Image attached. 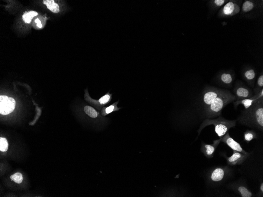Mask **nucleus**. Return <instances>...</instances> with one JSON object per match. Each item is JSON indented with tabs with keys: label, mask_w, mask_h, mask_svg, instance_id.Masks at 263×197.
<instances>
[{
	"label": "nucleus",
	"mask_w": 263,
	"mask_h": 197,
	"mask_svg": "<svg viewBox=\"0 0 263 197\" xmlns=\"http://www.w3.org/2000/svg\"><path fill=\"white\" fill-rule=\"evenodd\" d=\"M236 96L229 92L222 90L212 104L207 107L208 116L212 118L218 116L226 105L236 100Z\"/></svg>",
	"instance_id": "nucleus-1"
},
{
	"label": "nucleus",
	"mask_w": 263,
	"mask_h": 197,
	"mask_svg": "<svg viewBox=\"0 0 263 197\" xmlns=\"http://www.w3.org/2000/svg\"><path fill=\"white\" fill-rule=\"evenodd\" d=\"M254 138L253 134L251 133H247L245 134V139L248 141H250Z\"/></svg>",
	"instance_id": "nucleus-22"
},
{
	"label": "nucleus",
	"mask_w": 263,
	"mask_h": 197,
	"mask_svg": "<svg viewBox=\"0 0 263 197\" xmlns=\"http://www.w3.org/2000/svg\"><path fill=\"white\" fill-rule=\"evenodd\" d=\"M224 171L221 168L215 169L213 172L211 176V179L214 182H219L224 177Z\"/></svg>",
	"instance_id": "nucleus-9"
},
{
	"label": "nucleus",
	"mask_w": 263,
	"mask_h": 197,
	"mask_svg": "<svg viewBox=\"0 0 263 197\" xmlns=\"http://www.w3.org/2000/svg\"><path fill=\"white\" fill-rule=\"evenodd\" d=\"M35 23H37V25L38 27H39L40 28H42V24L41 21L38 18L35 20Z\"/></svg>",
	"instance_id": "nucleus-26"
},
{
	"label": "nucleus",
	"mask_w": 263,
	"mask_h": 197,
	"mask_svg": "<svg viewBox=\"0 0 263 197\" xmlns=\"http://www.w3.org/2000/svg\"><path fill=\"white\" fill-rule=\"evenodd\" d=\"M114 109H115V107L114 106H110V107H107L106 109V114L110 113L112 112L113 111H114Z\"/></svg>",
	"instance_id": "nucleus-24"
},
{
	"label": "nucleus",
	"mask_w": 263,
	"mask_h": 197,
	"mask_svg": "<svg viewBox=\"0 0 263 197\" xmlns=\"http://www.w3.org/2000/svg\"><path fill=\"white\" fill-rule=\"evenodd\" d=\"M225 1L224 0H215L214 1V3L218 6H221L225 3Z\"/></svg>",
	"instance_id": "nucleus-23"
},
{
	"label": "nucleus",
	"mask_w": 263,
	"mask_h": 197,
	"mask_svg": "<svg viewBox=\"0 0 263 197\" xmlns=\"http://www.w3.org/2000/svg\"><path fill=\"white\" fill-rule=\"evenodd\" d=\"M15 107V101L14 98L6 96H0V113L7 115L12 112Z\"/></svg>",
	"instance_id": "nucleus-3"
},
{
	"label": "nucleus",
	"mask_w": 263,
	"mask_h": 197,
	"mask_svg": "<svg viewBox=\"0 0 263 197\" xmlns=\"http://www.w3.org/2000/svg\"><path fill=\"white\" fill-rule=\"evenodd\" d=\"M8 144L7 140L5 138H0V151L2 152H6L8 149Z\"/></svg>",
	"instance_id": "nucleus-16"
},
{
	"label": "nucleus",
	"mask_w": 263,
	"mask_h": 197,
	"mask_svg": "<svg viewBox=\"0 0 263 197\" xmlns=\"http://www.w3.org/2000/svg\"><path fill=\"white\" fill-rule=\"evenodd\" d=\"M243 157V155L239 152L235 151L234 152L233 154L228 159L229 162L233 165H235L237 163L240 162Z\"/></svg>",
	"instance_id": "nucleus-12"
},
{
	"label": "nucleus",
	"mask_w": 263,
	"mask_h": 197,
	"mask_svg": "<svg viewBox=\"0 0 263 197\" xmlns=\"http://www.w3.org/2000/svg\"><path fill=\"white\" fill-rule=\"evenodd\" d=\"M10 179L12 180L18 184L22 183L23 180V176L22 174L19 172L15 173L12 175L10 176Z\"/></svg>",
	"instance_id": "nucleus-18"
},
{
	"label": "nucleus",
	"mask_w": 263,
	"mask_h": 197,
	"mask_svg": "<svg viewBox=\"0 0 263 197\" xmlns=\"http://www.w3.org/2000/svg\"><path fill=\"white\" fill-rule=\"evenodd\" d=\"M43 3L47 6V8L52 12L58 13L60 11L58 5L55 3L54 0H44Z\"/></svg>",
	"instance_id": "nucleus-8"
},
{
	"label": "nucleus",
	"mask_w": 263,
	"mask_h": 197,
	"mask_svg": "<svg viewBox=\"0 0 263 197\" xmlns=\"http://www.w3.org/2000/svg\"><path fill=\"white\" fill-rule=\"evenodd\" d=\"M222 141L226 143L227 145L232 149L237 152H241V153L248 154L243 150V148L239 143L237 142L235 140L230 136L228 133H227L226 135L221 139Z\"/></svg>",
	"instance_id": "nucleus-4"
},
{
	"label": "nucleus",
	"mask_w": 263,
	"mask_h": 197,
	"mask_svg": "<svg viewBox=\"0 0 263 197\" xmlns=\"http://www.w3.org/2000/svg\"><path fill=\"white\" fill-rule=\"evenodd\" d=\"M85 113L92 118H97L98 116L97 111L94 108L89 106H85L84 108Z\"/></svg>",
	"instance_id": "nucleus-14"
},
{
	"label": "nucleus",
	"mask_w": 263,
	"mask_h": 197,
	"mask_svg": "<svg viewBox=\"0 0 263 197\" xmlns=\"http://www.w3.org/2000/svg\"><path fill=\"white\" fill-rule=\"evenodd\" d=\"M217 140L215 141V143L214 144H213L212 145L210 144H204V146H202V150L206 156H211L214 153V151L215 150V143H216Z\"/></svg>",
	"instance_id": "nucleus-11"
},
{
	"label": "nucleus",
	"mask_w": 263,
	"mask_h": 197,
	"mask_svg": "<svg viewBox=\"0 0 263 197\" xmlns=\"http://www.w3.org/2000/svg\"><path fill=\"white\" fill-rule=\"evenodd\" d=\"M236 123L235 121L226 120L222 118L214 120L207 119L204 122L201 128H204L209 125H214L215 132L219 137H221L225 135L230 128L235 126Z\"/></svg>",
	"instance_id": "nucleus-2"
},
{
	"label": "nucleus",
	"mask_w": 263,
	"mask_h": 197,
	"mask_svg": "<svg viewBox=\"0 0 263 197\" xmlns=\"http://www.w3.org/2000/svg\"><path fill=\"white\" fill-rule=\"evenodd\" d=\"M110 96L108 95V94H106V95L102 97V98H100V99L99 100V102L101 104H105V103H107L110 100Z\"/></svg>",
	"instance_id": "nucleus-21"
},
{
	"label": "nucleus",
	"mask_w": 263,
	"mask_h": 197,
	"mask_svg": "<svg viewBox=\"0 0 263 197\" xmlns=\"http://www.w3.org/2000/svg\"><path fill=\"white\" fill-rule=\"evenodd\" d=\"M254 4L250 1H246L243 4L242 10L245 12L250 11L253 8Z\"/></svg>",
	"instance_id": "nucleus-15"
},
{
	"label": "nucleus",
	"mask_w": 263,
	"mask_h": 197,
	"mask_svg": "<svg viewBox=\"0 0 263 197\" xmlns=\"http://www.w3.org/2000/svg\"><path fill=\"white\" fill-rule=\"evenodd\" d=\"M260 190H261V192H263V183L261 184V186H260Z\"/></svg>",
	"instance_id": "nucleus-27"
},
{
	"label": "nucleus",
	"mask_w": 263,
	"mask_h": 197,
	"mask_svg": "<svg viewBox=\"0 0 263 197\" xmlns=\"http://www.w3.org/2000/svg\"><path fill=\"white\" fill-rule=\"evenodd\" d=\"M258 84L259 86L262 87L263 86V75L260 76L259 77L258 81Z\"/></svg>",
	"instance_id": "nucleus-25"
},
{
	"label": "nucleus",
	"mask_w": 263,
	"mask_h": 197,
	"mask_svg": "<svg viewBox=\"0 0 263 197\" xmlns=\"http://www.w3.org/2000/svg\"><path fill=\"white\" fill-rule=\"evenodd\" d=\"M246 78L248 80H253L255 77V73L253 70L251 69L247 71L245 73Z\"/></svg>",
	"instance_id": "nucleus-20"
},
{
	"label": "nucleus",
	"mask_w": 263,
	"mask_h": 197,
	"mask_svg": "<svg viewBox=\"0 0 263 197\" xmlns=\"http://www.w3.org/2000/svg\"><path fill=\"white\" fill-rule=\"evenodd\" d=\"M249 91L248 89L243 87L238 88L236 90L237 96L239 97L240 99L241 98H246L249 97Z\"/></svg>",
	"instance_id": "nucleus-13"
},
{
	"label": "nucleus",
	"mask_w": 263,
	"mask_h": 197,
	"mask_svg": "<svg viewBox=\"0 0 263 197\" xmlns=\"http://www.w3.org/2000/svg\"><path fill=\"white\" fill-rule=\"evenodd\" d=\"M240 8L236 4L229 2L225 5L222 9V12L226 16H233L240 12Z\"/></svg>",
	"instance_id": "nucleus-7"
},
{
	"label": "nucleus",
	"mask_w": 263,
	"mask_h": 197,
	"mask_svg": "<svg viewBox=\"0 0 263 197\" xmlns=\"http://www.w3.org/2000/svg\"><path fill=\"white\" fill-rule=\"evenodd\" d=\"M38 15L37 12L34 11H30L28 12L26 11L22 16V19L25 23H30L31 22L34 17Z\"/></svg>",
	"instance_id": "nucleus-10"
},
{
	"label": "nucleus",
	"mask_w": 263,
	"mask_h": 197,
	"mask_svg": "<svg viewBox=\"0 0 263 197\" xmlns=\"http://www.w3.org/2000/svg\"><path fill=\"white\" fill-rule=\"evenodd\" d=\"M263 97V90L262 89L261 92H260L259 94H258L257 96H255V97H252L250 98H248V99H244L236 101L235 102V105L237 106V105L239 104H242L244 105L245 108L248 110L250 107H251L254 103L259 100L260 99H262Z\"/></svg>",
	"instance_id": "nucleus-5"
},
{
	"label": "nucleus",
	"mask_w": 263,
	"mask_h": 197,
	"mask_svg": "<svg viewBox=\"0 0 263 197\" xmlns=\"http://www.w3.org/2000/svg\"><path fill=\"white\" fill-rule=\"evenodd\" d=\"M238 191L242 197H251L252 196V193L244 186H240L238 188Z\"/></svg>",
	"instance_id": "nucleus-17"
},
{
	"label": "nucleus",
	"mask_w": 263,
	"mask_h": 197,
	"mask_svg": "<svg viewBox=\"0 0 263 197\" xmlns=\"http://www.w3.org/2000/svg\"><path fill=\"white\" fill-rule=\"evenodd\" d=\"M221 80L225 83L229 84L232 81V76L230 74L224 73L221 76Z\"/></svg>",
	"instance_id": "nucleus-19"
},
{
	"label": "nucleus",
	"mask_w": 263,
	"mask_h": 197,
	"mask_svg": "<svg viewBox=\"0 0 263 197\" xmlns=\"http://www.w3.org/2000/svg\"><path fill=\"white\" fill-rule=\"evenodd\" d=\"M222 90L216 89H211L207 92L204 96L203 100L204 103L209 107L212 104L214 100L216 99Z\"/></svg>",
	"instance_id": "nucleus-6"
}]
</instances>
